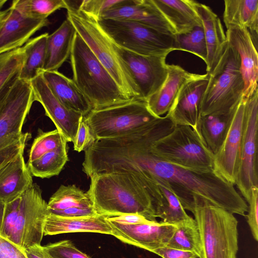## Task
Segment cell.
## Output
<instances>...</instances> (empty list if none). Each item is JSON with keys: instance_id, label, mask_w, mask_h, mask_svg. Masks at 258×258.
<instances>
[{"instance_id": "obj_1", "label": "cell", "mask_w": 258, "mask_h": 258, "mask_svg": "<svg viewBox=\"0 0 258 258\" xmlns=\"http://www.w3.org/2000/svg\"><path fill=\"white\" fill-rule=\"evenodd\" d=\"M154 140L137 135L120 139L111 156L113 171L132 174L142 183L153 177L164 180L185 210L209 205L245 216L248 206L234 185L214 170L197 171L160 160L152 153Z\"/></svg>"}, {"instance_id": "obj_2", "label": "cell", "mask_w": 258, "mask_h": 258, "mask_svg": "<svg viewBox=\"0 0 258 258\" xmlns=\"http://www.w3.org/2000/svg\"><path fill=\"white\" fill-rule=\"evenodd\" d=\"M86 192L97 214L108 217L136 214L157 222L151 199L131 173H96Z\"/></svg>"}, {"instance_id": "obj_3", "label": "cell", "mask_w": 258, "mask_h": 258, "mask_svg": "<svg viewBox=\"0 0 258 258\" xmlns=\"http://www.w3.org/2000/svg\"><path fill=\"white\" fill-rule=\"evenodd\" d=\"M70 60L73 80L87 99L92 109L131 100L77 32Z\"/></svg>"}, {"instance_id": "obj_4", "label": "cell", "mask_w": 258, "mask_h": 258, "mask_svg": "<svg viewBox=\"0 0 258 258\" xmlns=\"http://www.w3.org/2000/svg\"><path fill=\"white\" fill-rule=\"evenodd\" d=\"M48 215L41 190L33 183L21 197L6 204L0 235L24 250L41 245Z\"/></svg>"}, {"instance_id": "obj_5", "label": "cell", "mask_w": 258, "mask_h": 258, "mask_svg": "<svg viewBox=\"0 0 258 258\" xmlns=\"http://www.w3.org/2000/svg\"><path fill=\"white\" fill-rule=\"evenodd\" d=\"M207 74L201 115L230 112L243 98L244 82L238 53L228 42L215 66Z\"/></svg>"}, {"instance_id": "obj_6", "label": "cell", "mask_w": 258, "mask_h": 258, "mask_svg": "<svg viewBox=\"0 0 258 258\" xmlns=\"http://www.w3.org/2000/svg\"><path fill=\"white\" fill-rule=\"evenodd\" d=\"M67 18L95 56L129 99H140L138 88L127 68L115 51L112 41L97 20L68 7Z\"/></svg>"}, {"instance_id": "obj_7", "label": "cell", "mask_w": 258, "mask_h": 258, "mask_svg": "<svg viewBox=\"0 0 258 258\" xmlns=\"http://www.w3.org/2000/svg\"><path fill=\"white\" fill-rule=\"evenodd\" d=\"M35 101L30 82L17 80L9 91L0 114V168L24 153L28 133L22 132Z\"/></svg>"}, {"instance_id": "obj_8", "label": "cell", "mask_w": 258, "mask_h": 258, "mask_svg": "<svg viewBox=\"0 0 258 258\" xmlns=\"http://www.w3.org/2000/svg\"><path fill=\"white\" fill-rule=\"evenodd\" d=\"M150 149L158 159L182 168L202 172L214 170V154L189 126L175 125L167 135L152 142Z\"/></svg>"}, {"instance_id": "obj_9", "label": "cell", "mask_w": 258, "mask_h": 258, "mask_svg": "<svg viewBox=\"0 0 258 258\" xmlns=\"http://www.w3.org/2000/svg\"><path fill=\"white\" fill-rule=\"evenodd\" d=\"M192 213L199 230L203 258H236L238 222L234 214L209 205L197 207Z\"/></svg>"}, {"instance_id": "obj_10", "label": "cell", "mask_w": 258, "mask_h": 258, "mask_svg": "<svg viewBox=\"0 0 258 258\" xmlns=\"http://www.w3.org/2000/svg\"><path fill=\"white\" fill-rule=\"evenodd\" d=\"M84 117L95 141L128 134L158 118L140 99L93 109Z\"/></svg>"}, {"instance_id": "obj_11", "label": "cell", "mask_w": 258, "mask_h": 258, "mask_svg": "<svg viewBox=\"0 0 258 258\" xmlns=\"http://www.w3.org/2000/svg\"><path fill=\"white\" fill-rule=\"evenodd\" d=\"M97 22L114 44L137 54L166 57L172 51L177 50L175 35L148 25L115 19H99Z\"/></svg>"}, {"instance_id": "obj_12", "label": "cell", "mask_w": 258, "mask_h": 258, "mask_svg": "<svg viewBox=\"0 0 258 258\" xmlns=\"http://www.w3.org/2000/svg\"><path fill=\"white\" fill-rule=\"evenodd\" d=\"M245 99V122L235 185L246 202L251 188L258 187V89Z\"/></svg>"}, {"instance_id": "obj_13", "label": "cell", "mask_w": 258, "mask_h": 258, "mask_svg": "<svg viewBox=\"0 0 258 258\" xmlns=\"http://www.w3.org/2000/svg\"><path fill=\"white\" fill-rule=\"evenodd\" d=\"M112 43L138 88L140 98L146 101L160 88L166 78V57L141 55Z\"/></svg>"}, {"instance_id": "obj_14", "label": "cell", "mask_w": 258, "mask_h": 258, "mask_svg": "<svg viewBox=\"0 0 258 258\" xmlns=\"http://www.w3.org/2000/svg\"><path fill=\"white\" fill-rule=\"evenodd\" d=\"M246 99L242 98L235 109L226 137L214 154L213 169L225 180L235 185L245 116Z\"/></svg>"}, {"instance_id": "obj_15", "label": "cell", "mask_w": 258, "mask_h": 258, "mask_svg": "<svg viewBox=\"0 0 258 258\" xmlns=\"http://www.w3.org/2000/svg\"><path fill=\"white\" fill-rule=\"evenodd\" d=\"M112 228V235L122 242L152 252L167 246L177 229V225L160 221L125 224L107 217Z\"/></svg>"}, {"instance_id": "obj_16", "label": "cell", "mask_w": 258, "mask_h": 258, "mask_svg": "<svg viewBox=\"0 0 258 258\" xmlns=\"http://www.w3.org/2000/svg\"><path fill=\"white\" fill-rule=\"evenodd\" d=\"M34 100L43 106L45 115L53 122L56 130L67 142H73L83 115L63 105L54 96L41 73L30 81Z\"/></svg>"}, {"instance_id": "obj_17", "label": "cell", "mask_w": 258, "mask_h": 258, "mask_svg": "<svg viewBox=\"0 0 258 258\" xmlns=\"http://www.w3.org/2000/svg\"><path fill=\"white\" fill-rule=\"evenodd\" d=\"M208 80L207 73L201 75L182 87L166 114L175 125L189 126L198 133L201 104Z\"/></svg>"}, {"instance_id": "obj_18", "label": "cell", "mask_w": 258, "mask_h": 258, "mask_svg": "<svg viewBox=\"0 0 258 258\" xmlns=\"http://www.w3.org/2000/svg\"><path fill=\"white\" fill-rule=\"evenodd\" d=\"M99 19L134 21L152 27L165 33L175 34L172 27L151 0H121L105 10Z\"/></svg>"}, {"instance_id": "obj_19", "label": "cell", "mask_w": 258, "mask_h": 258, "mask_svg": "<svg viewBox=\"0 0 258 258\" xmlns=\"http://www.w3.org/2000/svg\"><path fill=\"white\" fill-rule=\"evenodd\" d=\"M228 43L236 49L240 61V70L244 82L243 98L247 99L257 89L258 54L248 30L239 27L227 29Z\"/></svg>"}, {"instance_id": "obj_20", "label": "cell", "mask_w": 258, "mask_h": 258, "mask_svg": "<svg viewBox=\"0 0 258 258\" xmlns=\"http://www.w3.org/2000/svg\"><path fill=\"white\" fill-rule=\"evenodd\" d=\"M10 8L9 16L0 29V54L23 46L37 31L49 24L47 19L29 18Z\"/></svg>"}, {"instance_id": "obj_21", "label": "cell", "mask_w": 258, "mask_h": 258, "mask_svg": "<svg viewBox=\"0 0 258 258\" xmlns=\"http://www.w3.org/2000/svg\"><path fill=\"white\" fill-rule=\"evenodd\" d=\"M167 75L160 88L146 100L150 112L156 117L167 113L182 87L201 75L189 73L180 66L167 64Z\"/></svg>"}, {"instance_id": "obj_22", "label": "cell", "mask_w": 258, "mask_h": 258, "mask_svg": "<svg viewBox=\"0 0 258 258\" xmlns=\"http://www.w3.org/2000/svg\"><path fill=\"white\" fill-rule=\"evenodd\" d=\"M23 153L0 168V202L4 204L21 197L33 184Z\"/></svg>"}, {"instance_id": "obj_23", "label": "cell", "mask_w": 258, "mask_h": 258, "mask_svg": "<svg viewBox=\"0 0 258 258\" xmlns=\"http://www.w3.org/2000/svg\"><path fill=\"white\" fill-rule=\"evenodd\" d=\"M107 216L96 214L79 217H64L48 214L45 220L44 235L72 232H94L112 235Z\"/></svg>"}, {"instance_id": "obj_24", "label": "cell", "mask_w": 258, "mask_h": 258, "mask_svg": "<svg viewBox=\"0 0 258 258\" xmlns=\"http://www.w3.org/2000/svg\"><path fill=\"white\" fill-rule=\"evenodd\" d=\"M176 34L190 31L197 26H203L196 8V2L191 0H151Z\"/></svg>"}, {"instance_id": "obj_25", "label": "cell", "mask_w": 258, "mask_h": 258, "mask_svg": "<svg viewBox=\"0 0 258 258\" xmlns=\"http://www.w3.org/2000/svg\"><path fill=\"white\" fill-rule=\"evenodd\" d=\"M41 75L57 99L67 108L86 115L92 108L71 79L58 71H42Z\"/></svg>"}, {"instance_id": "obj_26", "label": "cell", "mask_w": 258, "mask_h": 258, "mask_svg": "<svg viewBox=\"0 0 258 258\" xmlns=\"http://www.w3.org/2000/svg\"><path fill=\"white\" fill-rule=\"evenodd\" d=\"M196 8L202 22L207 47V72L215 66L227 43L221 21L208 6L196 2Z\"/></svg>"}, {"instance_id": "obj_27", "label": "cell", "mask_w": 258, "mask_h": 258, "mask_svg": "<svg viewBox=\"0 0 258 258\" xmlns=\"http://www.w3.org/2000/svg\"><path fill=\"white\" fill-rule=\"evenodd\" d=\"M223 21L227 29L235 26L246 29L257 47V0L224 1Z\"/></svg>"}, {"instance_id": "obj_28", "label": "cell", "mask_w": 258, "mask_h": 258, "mask_svg": "<svg viewBox=\"0 0 258 258\" xmlns=\"http://www.w3.org/2000/svg\"><path fill=\"white\" fill-rule=\"evenodd\" d=\"M76 32L73 24L67 18L55 31L48 35L43 71H57L70 57Z\"/></svg>"}, {"instance_id": "obj_29", "label": "cell", "mask_w": 258, "mask_h": 258, "mask_svg": "<svg viewBox=\"0 0 258 258\" xmlns=\"http://www.w3.org/2000/svg\"><path fill=\"white\" fill-rule=\"evenodd\" d=\"M156 186L151 197L156 218L162 222L177 225L189 218L176 196L163 179L153 177Z\"/></svg>"}, {"instance_id": "obj_30", "label": "cell", "mask_w": 258, "mask_h": 258, "mask_svg": "<svg viewBox=\"0 0 258 258\" xmlns=\"http://www.w3.org/2000/svg\"><path fill=\"white\" fill-rule=\"evenodd\" d=\"M235 108L227 113L201 115L199 118L198 133L213 154L219 150L226 137Z\"/></svg>"}, {"instance_id": "obj_31", "label": "cell", "mask_w": 258, "mask_h": 258, "mask_svg": "<svg viewBox=\"0 0 258 258\" xmlns=\"http://www.w3.org/2000/svg\"><path fill=\"white\" fill-rule=\"evenodd\" d=\"M48 33L29 40L23 46L25 58L19 79L30 82L43 70L46 55Z\"/></svg>"}, {"instance_id": "obj_32", "label": "cell", "mask_w": 258, "mask_h": 258, "mask_svg": "<svg viewBox=\"0 0 258 258\" xmlns=\"http://www.w3.org/2000/svg\"><path fill=\"white\" fill-rule=\"evenodd\" d=\"M75 207L94 208L87 194L74 184L68 186L61 185L47 203L48 214L51 215Z\"/></svg>"}, {"instance_id": "obj_33", "label": "cell", "mask_w": 258, "mask_h": 258, "mask_svg": "<svg viewBox=\"0 0 258 258\" xmlns=\"http://www.w3.org/2000/svg\"><path fill=\"white\" fill-rule=\"evenodd\" d=\"M177 229L167 246L195 253L203 258L199 228L195 219L190 217L176 225Z\"/></svg>"}, {"instance_id": "obj_34", "label": "cell", "mask_w": 258, "mask_h": 258, "mask_svg": "<svg viewBox=\"0 0 258 258\" xmlns=\"http://www.w3.org/2000/svg\"><path fill=\"white\" fill-rule=\"evenodd\" d=\"M67 145H63L27 163L31 175L41 178L58 175L68 160Z\"/></svg>"}, {"instance_id": "obj_35", "label": "cell", "mask_w": 258, "mask_h": 258, "mask_svg": "<svg viewBox=\"0 0 258 258\" xmlns=\"http://www.w3.org/2000/svg\"><path fill=\"white\" fill-rule=\"evenodd\" d=\"M11 7L24 17L43 20L67 5L64 0H14Z\"/></svg>"}, {"instance_id": "obj_36", "label": "cell", "mask_w": 258, "mask_h": 258, "mask_svg": "<svg viewBox=\"0 0 258 258\" xmlns=\"http://www.w3.org/2000/svg\"><path fill=\"white\" fill-rule=\"evenodd\" d=\"M64 145H67L66 139L56 129L47 132L39 130L31 146L27 163Z\"/></svg>"}, {"instance_id": "obj_37", "label": "cell", "mask_w": 258, "mask_h": 258, "mask_svg": "<svg viewBox=\"0 0 258 258\" xmlns=\"http://www.w3.org/2000/svg\"><path fill=\"white\" fill-rule=\"evenodd\" d=\"M177 50L185 51L198 56L206 62L207 47L203 26H197L183 34H175Z\"/></svg>"}, {"instance_id": "obj_38", "label": "cell", "mask_w": 258, "mask_h": 258, "mask_svg": "<svg viewBox=\"0 0 258 258\" xmlns=\"http://www.w3.org/2000/svg\"><path fill=\"white\" fill-rule=\"evenodd\" d=\"M25 58L23 46L0 54V90L19 73Z\"/></svg>"}, {"instance_id": "obj_39", "label": "cell", "mask_w": 258, "mask_h": 258, "mask_svg": "<svg viewBox=\"0 0 258 258\" xmlns=\"http://www.w3.org/2000/svg\"><path fill=\"white\" fill-rule=\"evenodd\" d=\"M43 247L50 258H91L69 240L49 243Z\"/></svg>"}, {"instance_id": "obj_40", "label": "cell", "mask_w": 258, "mask_h": 258, "mask_svg": "<svg viewBox=\"0 0 258 258\" xmlns=\"http://www.w3.org/2000/svg\"><path fill=\"white\" fill-rule=\"evenodd\" d=\"M121 0H84L81 1L78 10L98 21L102 14Z\"/></svg>"}, {"instance_id": "obj_41", "label": "cell", "mask_w": 258, "mask_h": 258, "mask_svg": "<svg viewBox=\"0 0 258 258\" xmlns=\"http://www.w3.org/2000/svg\"><path fill=\"white\" fill-rule=\"evenodd\" d=\"M246 203L248 206L245 215L254 239L258 241V187H253Z\"/></svg>"}, {"instance_id": "obj_42", "label": "cell", "mask_w": 258, "mask_h": 258, "mask_svg": "<svg viewBox=\"0 0 258 258\" xmlns=\"http://www.w3.org/2000/svg\"><path fill=\"white\" fill-rule=\"evenodd\" d=\"M95 141V139L91 134L89 126L85 121L83 116L73 141L74 149L78 152L85 151Z\"/></svg>"}, {"instance_id": "obj_43", "label": "cell", "mask_w": 258, "mask_h": 258, "mask_svg": "<svg viewBox=\"0 0 258 258\" xmlns=\"http://www.w3.org/2000/svg\"><path fill=\"white\" fill-rule=\"evenodd\" d=\"M0 258H27L25 250L0 235Z\"/></svg>"}, {"instance_id": "obj_44", "label": "cell", "mask_w": 258, "mask_h": 258, "mask_svg": "<svg viewBox=\"0 0 258 258\" xmlns=\"http://www.w3.org/2000/svg\"><path fill=\"white\" fill-rule=\"evenodd\" d=\"M153 252L162 258H198V256L192 252L168 246L157 249Z\"/></svg>"}, {"instance_id": "obj_45", "label": "cell", "mask_w": 258, "mask_h": 258, "mask_svg": "<svg viewBox=\"0 0 258 258\" xmlns=\"http://www.w3.org/2000/svg\"><path fill=\"white\" fill-rule=\"evenodd\" d=\"M108 218L112 221L125 224H133L142 223H148L154 222L149 221L144 216L136 214H123L115 216H110L108 217Z\"/></svg>"}, {"instance_id": "obj_46", "label": "cell", "mask_w": 258, "mask_h": 258, "mask_svg": "<svg viewBox=\"0 0 258 258\" xmlns=\"http://www.w3.org/2000/svg\"><path fill=\"white\" fill-rule=\"evenodd\" d=\"M27 258H50L44 247L36 245L25 249Z\"/></svg>"}, {"instance_id": "obj_47", "label": "cell", "mask_w": 258, "mask_h": 258, "mask_svg": "<svg viewBox=\"0 0 258 258\" xmlns=\"http://www.w3.org/2000/svg\"><path fill=\"white\" fill-rule=\"evenodd\" d=\"M19 74L10 80L0 90V114L6 98L11 88L18 79Z\"/></svg>"}, {"instance_id": "obj_48", "label": "cell", "mask_w": 258, "mask_h": 258, "mask_svg": "<svg viewBox=\"0 0 258 258\" xmlns=\"http://www.w3.org/2000/svg\"><path fill=\"white\" fill-rule=\"evenodd\" d=\"M10 12V8L3 11H0V29L8 18Z\"/></svg>"}, {"instance_id": "obj_49", "label": "cell", "mask_w": 258, "mask_h": 258, "mask_svg": "<svg viewBox=\"0 0 258 258\" xmlns=\"http://www.w3.org/2000/svg\"><path fill=\"white\" fill-rule=\"evenodd\" d=\"M5 208L6 204L0 202V233L3 226Z\"/></svg>"}, {"instance_id": "obj_50", "label": "cell", "mask_w": 258, "mask_h": 258, "mask_svg": "<svg viewBox=\"0 0 258 258\" xmlns=\"http://www.w3.org/2000/svg\"><path fill=\"white\" fill-rule=\"evenodd\" d=\"M7 2V0H0V10L3 8V7Z\"/></svg>"}]
</instances>
